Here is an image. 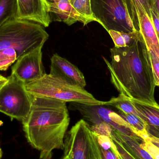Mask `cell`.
I'll return each instance as SVG.
<instances>
[{
	"label": "cell",
	"mask_w": 159,
	"mask_h": 159,
	"mask_svg": "<svg viewBox=\"0 0 159 159\" xmlns=\"http://www.w3.org/2000/svg\"><path fill=\"white\" fill-rule=\"evenodd\" d=\"M32 96L31 108L22 121L28 143L40 151V158H52L55 149L64 148V140L70 125L66 102L47 97Z\"/></svg>",
	"instance_id": "obj_2"
},
{
	"label": "cell",
	"mask_w": 159,
	"mask_h": 159,
	"mask_svg": "<svg viewBox=\"0 0 159 159\" xmlns=\"http://www.w3.org/2000/svg\"><path fill=\"white\" fill-rule=\"evenodd\" d=\"M111 61L103 58L111 75V82L120 94L132 100L157 103L156 81L149 50L143 37L129 46L110 49Z\"/></svg>",
	"instance_id": "obj_1"
},
{
	"label": "cell",
	"mask_w": 159,
	"mask_h": 159,
	"mask_svg": "<svg viewBox=\"0 0 159 159\" xmlns=\"http://www.w3.org/2000/svg\"><path fill=\"white\" fill-rule=\"evenodd\" d=\"M26 90L34 96L47 97L66 102H77L89 105H103L105 102L95 99L84 88L72 85L51 74L25 84Z\"/></svg>",
	"instance_id": "obj_4"
},
{
	"label": "cell",
	"mask_w": 159,
	"mask_h": 159,
	"mask_svg": "<svg viewBox=\"0 0 159 159\" xmlns=\"http://www.w3.org/2000/svg\"><path fill=\"white\" fill-rule=\"evenodd\" d=\"M15 18L33 21L48 27L51 23L49 7L45 0H16Z\"/></svg>",
	"instance_id": "obj_10"
},
{
	"label": "cell",
	"mask_w": 159,
	"mask_h": 159,
	"mask_svg": "<svg viewBox=\"0 0 159 159\" xmlns=\"http://www.w3.org/2000/svg\"><path fill=\"white\" fill-rule=\"evenodd\" d=\"M62 159H102L94 132L80 119L66 133Z\"/></svg>",
	"instance_id": "obj_5"
},
{
	"label": "cell",
	"mask_w": 159,
	"mask_h": 159,
	"mask_svg": "<svg viewBox=\"0 0 159 159\" xmlns=\"http://www.w3.org/2000/svg\"><path fill=\"white\" fill-rule=\"evenodd\" d=\"M120 115L127 121L133 132L143 141L148 140L149 134L147 130V123L138 116L119 111Z\"/></svg>",
	"instance_id": "obj_15"
},
{
	"label": "cell",
	"mask_w": 159,
	"mask_h": 159,
	"mask_svg": "<svg viewBox=\"0 0 159 159\" xmlns=\"http://www.w3.org/2000/svg\"><path fill=\"white\" fill-rule=\"evenodd\" d=\"M94 133L101 153L102 151L111 150L114 152L119 159H120L116 146L111 138L106 135H100L95 133Z\"/></svg>",
	"instance_id": "obj_20"
},
{
	"label": "cell",
	"mask_w": 159,
	"mask_h": 159,
	"mask_svg": "<svg viewBox=\"0 0 159 159\" xmlns=\"http://www.w3.org/2000/svg\"><path fill=\"white\" fill-rule=\"evenodd\" d=\"M7 77L5 78V79H2V80H0V89L6 83L7 81Z\"/></svg>",
	"instance_id": "obj_29"
},
{
	"label": "cell",
	"mask_w": 159,
	"mask_h": 159,
	"mask_svg": "<svg viewBox=\"0 0 159 159\" xmlns=\"http://www.w3.org/2000/svg\"><path fill=\"white\" fill-rule=\"evenodd\" d=\"M0 89V112L22 122L29 115L32 104V96L25 84L11 74Z\"/></svg>",
	"instance_id": "obj_7"
},
{
	"label": "cell",
	"mask_w": 159,
	"mask_h": 159,
	"mask_svg": "<svg viewBox=\"0 0 159 159\" xmlns=\"http://www.w3.org/2000/svg\"><path fill=\"white\" fill-rule=\"evenodd\" d=\"M149 53L156 86L159 87V58L152 50H149Z\"/></svg>",
	"instance_id": "obj_23"
},
{
	"label": "cell",
	"mask_w": 159,
	"mask_h": 159,
	"mask_svg": "<svg viewBox=\"0 0 159 159\" xmlns=\"http://www.w3.org/2000/svg\"><path fill=\"white\" fill-rule=\"evenodd\" d=\"M6 78V77H4L2 76V75L0 74V80H2V79H5V78Z\"/></svg>",
	"instance_id": "obj_32"
},
{
	"label": "cell",
	"mask_w": 159,
	"mask_h": 159,
	"mask_svg": "<svg viewBox=\"0 0 159 159\" xmlns=\"http://www.w3.org/2000/svg\"><path fill=\"white\" fill-rule=\"evenodd\" d=\"M127 7L129 8L135 2H139L143 7L147 13L151 18V0H125Z\"/></svg>",
	"instance_id": "obj_24"
},
{
	"label": "cell",
	"mask_w": 159,
	"mask_h": 159,
	"mask_svg": "<svg viewBox=\"0 0 159 159\" xmlns=\"http://www.w3.org/2000/svg\"><path fill=\"white\" fill-rule=\"evenodd\" d=\"M158 58H159V57H158Z\"/></svg>",
	"instance_id": "obj_33"
},
{
	"label": "cell",
	"mask_w": 159,
	"mask_h": 159,
	"mask_svg": "<svg viewBox=\"0 0 159 159\" xmlns=\"http://www.w3.org/2000/svg\"><path fill=\"white\" fill-rule=\"evenodd\" d=\"M141 147L150 155L153 159H159V147L149 140L141 143Z\"/></svg>",
	"instance_id": "obj_22"
},
{
	"label": "cell",
	"mask_w": 159,
	"mask_h": 159,
	"mask_svg": "<svg viewBox=\"0 0 159 159\" xmlns=\"http://www.w3.org/2000/svg\"><path fill=\"white\" fill-rule=\"evenodd\" d=\"M147 130L148 134L159 139V127L147 125Z\"/></svg>",
	"instance_id": "obj_26"
},
{
	"label": "cell",
	"mask_w": 159,
	"mask_h": 159,
	"mask_svg": "<svg viewBox=\"0 0 159 159\" xmlns=\"http://www.w3.org/2000/svg\"><path fill=\"white\" fill-rule=\"evenodd\" d=\"M48 37L41 24L13 18L0 28V52L17 60L24 54L43 46Z\"/></svg>",
	"instance_id": "obj_3"
},
{
	"label": "cell",
	"mask_w": 159,
	"mask_h": 159,
	"mask_svg": "<svg viewBox=\"0 0 159 159\" xmlns=\"http://www.w3.org/2000/svg\"><path fill=\"white\" fill-rule=\"evenodd\" d=\"M115 44L117 47H125L129 46L137 41H139L141 35L138 30L131 32L117 31L115 30L108 31Z\"/></svg>",
	"instance_id": "obj_16"
},
{
	"label": "cell",
	"mask_w": 159,
	"mask_h": 159,
	"mask_svg": "<svg viewBox=\"0 0 159 159\" xmlns=\"http://www.w3.org/2000/svg\"><path fill=\"white\" fill-rule=\"evenodd\" d=\"M148 140L154 143L155 145H156L157 146L159 147V139L158 138L154 137V136L149 134V137H148Z\"/></svg>",
	"instance_id": "obj_28"
},
{
	"label": "cell",
	"mask_w": 159,
	"mask_h": 159,
	"mask_svg": "<svg viewBox=\"0 0 159 159\" xmlns=\"http://www.w3.org/2000/svg\"><path fill=\"white\" fill-rule=\"evenodd\" d=\"M47 5L52 21H62L69 26L77 21L84 25L92 22L79 14L71 5L69 0H55L54 2L48 3Z\"/></svg>",
	"instance_id": "obj_12"
},
{
	"label": "cell",
	"mask_w": 159,
	"mask_h": 159,
	"mask_svg": "<svg viewBox=\"0 0 159 159\" xmlns=\"http://www.w3.org/2000/svg\"><path fill=\"white\" fill-rule=\"evenodd\" d=\"M151 19L159 40V15L153 8L151 9Z\"/></svg>",
	"instance_id": "obj_25"
},
{
	"label": "cell",
	"mask_w": 159,
	"mask_h": 159,
	"mask_svg": "<svg viewBox=\"0 0 159 159\" xmlns=\"http://www.w3.org/2000/svg\"><path fill=\"white\" fill-rule=\"evenodd\" d=\"M90 127L92 130L95 133L100 135H106L110 138H112L115 130L110 125L105 122H101L99 124L91 125Z\"/></svg>",
	"instance_id": "obj_21"
},
{
	"label": "cell",
	"mask_w": 159,
	"mask_h": 159,
	"mask_svg": "<svg viewBox=\"0 0 159 159\" xmlns=\"http://www.w3.org/2000/svg\"><path fill=\"white\" fill-rule=\"evenodd\" d=\"M115 133L126 150L134 159H153L145 150L141 147L140 141L143 140L139 137L130 136L115 130Z\"/></svg>",
	"instance_id": "obj_13"
},
{
	"label": "cell",
	"mask_w": 159,
	"mask_h": 159,
	"mask_svg": "<svg viewBox=\"0 0 159 159\" xmlns=\"http://www.w3.org/2000/svg\"><path fill=\"white\" fill-rule=\"evenodd\" d=\"M2 156L3 152L2 151V149H1V147H0V159L2 158Z\"/></svg>",
	"instance_id": "obj_31"
},
{
	"label": "cell",
	"mask_w": 159,
	"mask_h": 159,
	"mask_svg": "<svg viewBox=\"0 0 159 159\" xmlns=\"http://www.w3.org/2000/svg\"><path fill=\"white\" fill-rule=\"evenodd\" d=\"M93 17L107 31L131 32L137 30L125 0H90Z\"/></svg>",
	"instance_id": "obj_6"
},
{
	"label": "cell",
	"mask_w": 159,
	"mask_h": 159,
	"mask_svg": "<svg viewBox=\"0 0 159 159\" xmlns=\"http://www.w3.org/2000/svg\"><path fill=\"white\" fill-rule=\"evenodd\" d=\"M16 9V0H0V28L6 22L15 18Z\"/></svg>",
	"instance_id": "obj_18"
},
{
	"label": "cell",
	"mask_w": 159,
	"mask_h": 159,
	"mask_svg": "<svg viewBox=\"0 0 159 159\" xmlns=\"http://www.w3.org/2000/svg\"><path fill=\"white\" fill-rule=\"evenodd\" d=\"M55 0H45L46 2L47 3V4L48 3H53L54 2V1Z\"/></svg>",
	"instance_id": "obj_30"
},
{
	"label": "cell",
	"mask_w": 159,
	"mask_h": 159,
	"mask_svg": "<svg viewBox=\"0 0 159 159\" xmlns=\"http://www.w3.org/2000/svg\"><path fill=\"white\" fill-rule=\"evenodd\" d=\"M50 74L72 85L86 86L84 75L78 67L58 54L51 57Z\"/></svg>",
	"instance_id": "obj_11"
},
{
	"label": "cell",
	"mask_w": 159,
	"mask_h": 159,
	"mask_svg": "<svg viewBox=\"0 0 159 159\" xmlns=\"http://www.w3.org/2000/svg\"><path fill=\"white\" fill-rule=\"evenodd\" d=\"M151 8L154 9L159 15V0H151Z\"/></svg>",
	"instance_id": "obj_27"
},
{
	"label": "cell",
	"mask_w": 159,
	"mask_h": 159,
	"mask_svg": "<svg viewBox=\"0 0 159 159\" xmlns=\"http://www.w3.org/2000/svg\"><path fill=\"white\" fill-rule=\"evenodd\" d=\"M72 7L82 16L91 21H97L93 17L91 7L90 0H69Z\"/></svg>",
	"instance_id": "obj_19"
},
{
	"label": "cell",
	"mask_w": 159,
	"mask_h": 159,
	"mask_svg": "<svg viewBox=\"0 0 159 159\" xmlns=\"http://www.w3.org/2000/svg\"><path fill=\"white\" fill-rule=\"evenodd\" d=\"M43 46L20 57L11 68V75L25 84L43 77L46 74L43 63Z\"/></svg>",
	"instance_id": "obj_8"
},
{
	"label": "cell",
	"mask_w": 159,
	"mask_h": 159,
	"mask_svg": "<svg viewBox=\"0 0 159 159\" xmlns=\"http://www.w3.org/2000/svg\"><path fill=\"white\" fill-rule=\"evenodd\" d=\"M139 113V117L150 126L159 127V105L131 99Z\"/></svg>",
	"instance_id": "obj_14"
},
{
	"label": "cell",
	"mask_w": 159,
	"mask_h": 159,
	"mask_svg": "<svg viewBox=\"0 0 159 159\" xmlns=\"http://www.w3.org/2000/svg\"><path fill=\"white\" fill-rule=\"evenodd\" d=\"M134 27L140 32L146 46L159 57V40L152 20L141 3L135 2L128 8Z\"/></svg>",
	"instance_id": "obj_9"
},
{
	"label": "cell",
	"mask_w": 159,
	"mask_h": 159,
	"mask_svg": "<svg viewBox=\"0 0 159 159\" xmlns=\"http://www.w3.org/2000/svg\"><path fill=\"white\" fill-rule=\"evenodd\" d=\"M104 105H109L116 108L119 111L139 116L137 111L130 98L120 94L117 97H113L108 101L105 102Z\"/></svg>",
	"instance_id": "obj_17"
}]
</instances>
